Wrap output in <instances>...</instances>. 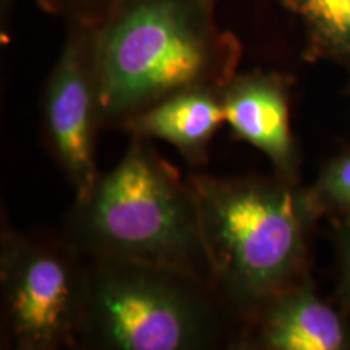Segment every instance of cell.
Returning a JSON list of instances; mask_svg holds the SVG:
<instances>
[{
    "mask_svg": "<svg viewBox=\"0 0 350 350\" xmlns=\"http://www.w3.org/2000/svg\"><path fill=\"white\" fill-rule=\"evenodd\" d=\"M308 191L321 216L350 219V146L323 165Z\"/></svg>",
    "mask_w": 350,
    "mask_h": 350,
    "instance_id": "8fae6325",
    "label": "cell"
},
{
    "mask_svg": "<svg viewBox=\"0 0 350 350\" xmlns=\"http://www.w3.org/2000/svg\"><path fill=\"white\" fill-rule=\"evenodd\" d=\"M234 321L198 275L142 261L88 260L78 349L229 347Z\"/></svg>",
    "mask_w": 350,
    "mask_h": 350,
    "instance_id": "277c9868",
    "label": "cell"
},
{
    "mask_svg": "<svg viewBox=\"0 0 350 350\" xmlns=\"http://www.w3.org/2000/svg\"><path fill=\"white\" fill-rule=\"evenodd\" d=\"M88 260L62 235L2 227V349H78Z\"/></svg>",
    "mask_w": 350,
    "mask_h": 350,
    "instance_id": "5b68a950",
    "label": "cell"
},
{
    "mask_svg": "<svg viewBox=\"0 0 350 350\" xmlns=\"http://www.w3.org/2000/svg\"><path fill=\"white\" fill-rule=\"evenodd\" d=\"M221 90L180 91L135 113L120 126L131 138L163 139L177 148L188 163L201 165L206 163L214 133L224 124Z\"/></svg>",
    "mask_w": 350,
    "mask_h": 350,
    "instance_id": "9c48e42d",
    "label": "cell"
},
{
    "mask_svg": "<svg viewBox=\"0 0 350 350\" xmlns=\"http://www.w3.org/2000/svg\"><path fill=\"white\" fill-rule=\"evenodd\" d=\"M216 0H120L96 26L100 124L122 125L169 96L221 90L242 44L217 25Z\"/></svg>",
    "mask_w": 350,
    "mask_h": 350,
    "instance_id": "6da1fadb",
    "label": "cell"
},
{
    "mask_svg": "<svg viewBox=\"0 0 350 350\" xmlns=\"http://www.w3.org/2000/svg\"><path fill=\"white\" fill-rule=\"evenodd\" d=\"M336 243L340 266V297L350 310V219H339Z\"/></svg>",
    "mask_w": 350,
    "mask_h": 350,
    "instance_id": "4fadbf2b",
    "label": "cell"
},
{
    "mask_svg": "<svg viewBox=\"0 0 350 350\" xmlns=\"http://www.w3.org/2000/svg\"><path fill=\"white\" fill-rule=\"evenodd\" d=\"M13 0H2V13ZM120 0H36L44 12L60 16L67 23L98 26L111 15Z\"/></svg>",
    "mask_w": 350,
    "mask_h": 350,
    "instance_id": "7c38bea8",
    "label": "cell"
},
{
    "mask_svg": "<svg viewBox=\"0 0 350 350\" xmlns=\"http://www.w3.org/2000/svg\"><path fill=\"white\" fill-rule=\"evenodd\" d=\"M237 349L347 350L350 327L301 275L261 305L243 326Z\"/></svg>",
    "mask_w": 350,
    "mask_h": 350,
    "instance_id": "ba28073f",
    "label": "cell"
},
{
    "mask_svg": "<svg viewBox=\"0 0 350 350\" xmlns=\"http://www.w3.org/2000/svg\"><path fill=\"white\" fill-rule=\"evenodd\" d=\"M62 234L86 260L150 262L211 286L193 188L150 139L131 138L119 164L75 200Z\"/></svg>",
    "mask_w": 350,
    "mask_h": 350,
    "instance_id": "3957f363",
    "label": "cell"
},
{
    "mask_svg": "<svg viewBox=\"0 0 350 350\" xmlns=\"http://www.w3.org/2000/svg\"><path fill=\"white\" fill-rule=\"evenodd\" d=\"M291 80L275 72L239 73L221 90L224 122L260 150L282 180L299 183L300 156L288 113Z\"/></svg>",
    "mask_w": 350,
    "mask_h": 350,
    "instance_id": "52a82bcc",
    "label": "cell"
},
{
    "mask_svg": "<svg viewBox=\"0 0 350 350\" xmlns=\"http://www.w3.org/2000/svg\"><path fill=\"white\" fill-rule=\"evenodd\" d=\"M300 20L306 60L350 62V0H279Z\"/></svg>",
    "mask_w": 350,
    "mask_h": 350,
    "instance_id": "30bf717a",
    "label": "cell"
},
{
    "mask_svg": "<svg viewBox=\"0 0 350 350\" xmlns=\"http://www.w3.org/2000/svg\"><path fill=\"white\" fill-rule=\"evenodd\" d=\"M42 125L47 146L75 200L91 191L99 172L96 137L100 124L96 26L67 23V38L46 81Z\"/></svg>",
    "mask_w": 350,
    "mask_h": 350,
    "instance_id": "8992f818",
    "label": "cell"
},
{
    "mask_svg": "<svg viewBox=\"0 0 350 350\" xmlns=\"http://www.w3.org/2000/svg\"><path fill=\"white\" fill-rule=\"evenodd\" d=\"M211 286L245 326L305 273L308 234L321 216L308 188L268 178L191 174Z\"/></svg>",
    "mask_w": 350,
    "mask_h": 350,
    "instance_id": "7a4b0ae2",
    "label": "cell"
}]
</instances>
